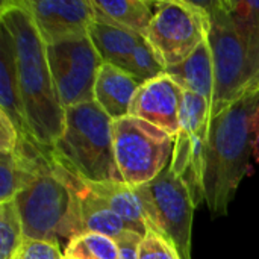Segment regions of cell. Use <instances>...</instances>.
I'll list each match as a JSON object with an SVG mask.
<instances>
[{"instance_id":"10","label":"cell","mask_w":259,"mask_h":259,"mask_svg":"<svg viewBox=\"0 0 259 259\" xmlns=\"http://www.w3.org/2000/svg\"><path fill=\"white\" fill-rule=\"evenodd\" d=\"M209 121L211 103L199 94L185 91L181 108V131L175 137L170 168L188 187L196 208L205 200L203 170Z\"/></svg>"},{"instance_id":"4","label":"cell","mask_w":259,"mask_h":259,"mask_svg":"<svg viewBox=\"0 0 259 259\" xmlns=\"http://www.w3.org/2000/svg\"><path fill=\"white\" fill-rule=\"evenodd\" d=\"M14 200L26 240L58 241L61 237L70 241L83 235L71 173L55 159L52 168L33 179Z\"/></svg>"},{"instance_id":"18","label":"cell","mask_w":259,"mask_h":259,"mask_svg":"<svg viewBox=\"0 0 259 259\" xmlns=\"http://www.w3.org/2000/svg\"><path fill=\"white\" fill-rule=\"evenodd\" d=\"M88 36L91 38L102 61L129 71L131 58L138 44L146 38L135 32L111 26L102 21H94L90 26Z\"/></svg>"},{"instance_id":"20","label":"cell","mask_w":259,"mask_h":259,"mask_svg":"<svg viewBox=\"0 0 259 259\" xmlns=\"http://www.w3.org/2000/svg\"><path fill=\"white\" fill-rule=\"evenodd\" d=\"M223 5L246 49L250 71L259 88V0H223Z\"/></svg>"},{"instance_id":"9","label":"cell","mask_w":259,"mask_h":259,"mask_svg":"<svg viewBox=\"0 0 259 259\" xmlns=\"http://www.w3.org/2000/svg\"><path fill=\"white\" fill-rule=\"evenodd\" d=\"M47 59L65 111L94 102V87L103 61L88 33L47 44Z\"/></svg>"},{"instance_id":"22","label":"cell","mask_w":259,"mask_h":259,"mask_svg":"<svg viewBox=\"0 0 259 259\" xmlns=\"http://www.w3.org/2000/svg\"><path fill=\"white\" fill-rule=\"evenodd\" d=\"M64 255L76 259H120L117 243L99 234H83L70 240Z\"/></svg>"},{"instance_id":"26","label":"cell","mask_w":259,"mask_h":259,"mask_svg":"<svg viewBox=\"0 0 259 259\" xmlns=\"http://www.w3.org/2000/svg\"><path fill=\"white\" fill-rule=\"evenodd\" d=\"M20 134L11 118L0 111V153H12L18 146Z\"/></svg>"},{"instance_id":"15","label":"cell","mask_w":259,"mask_h":259,"mask_svg":"<svg viewBox=\"0 0 259 259\" xmlns=\"http://www.w3.org/2000/svg\"><path fill=\"white\" fill-rule=\"evenodd\" d=\"M83 181V179H82ZM87 187L114 211L126 225L127 231L144 237L149 231L147 219L141 202L134 188L126 185L123 181H109V182H88L83 181Z\"/></svg>"},{"instance_id":"24","label":"cell","mask_w":259,"mask_h":259,"mask_svg":"<svg viewBox=\"0 0 259 259\" xmlns=\"http://www.w3.org/2000/svg\"><path fill=\"white\" fill-rule=\"evenodd\" d=\"M138 259H181L176 247L159 232L149 228L140 244Z\"/></svg>"},{"instance_id":"8","label":"cell","mask_w":259,"mask_h":259,"mask_svg":"<svg viewBox=\"0 0 259 259\" xmlns=\"http://www.w3.org/2000/svg\"><path fill=\"white\" fill-rule=\"evenodd\" d=\"M147 42L165 68L184 62L208 39L209 14L187 0L155 2Z\"/></svg>"},{"instance_id":"19","label":"cell","mask_w":259,"mask_h":259,"mask_svg":"<svg viewBox=\"0 0 259 259\" xmlns=\"http://www.w3.org/2000/svg\"><path fill=\"white\" fill-rule=\"evenodd\" d=\"M93 5L97 21L117 26L143 36H146L153 18L150 9L153 3L144 0H93Z\"/></svg>"},{"instance_id":"11","label":"cell","mask_w":259,"mask_h":259,"mask_svg":"<svg viewBox=\"0 0 259 259\" xmlns=\"http://www.w3.org/2000/svg\"><path fill=\"white\" fill-rule=\"evenodd\" d=\"M46 44L87 35L96 21L93 0H23Z\"/></svg>"},{"instance_id":"23","label":"cell","mask_w":259,"mask_h":259,"mask_svg":"<svg viewBox=\"0 0 259 259\" xmlns=\"http://www.w3.org/2000/svg\"><path fill=\"white\" fill-rule=\"evenodd\" d=\"M129 73L143 82L152 80L165 73V67L162 65L158 55L155 53V50L152 49V46L147 42L146 38L138 44V47L135 49L131 58Z\"/></svg>"},{"instance_id":"13","label":"cell","mask_w":259,"mask_h":259,"mask_svg":"<svg viewBox=\"0 0 259 259\" xmlns=\"http://www.w3.org/2000/svg\"><path fill=\"white\" fill-rule=\"evenodd\" d=\"M0 111L11 118L20 137L35 141L24 114L14 38L3 23H0Z\"/></svg>"},{"instance_id":"21","label":"cell","mask_w":259,"mask_h":259,"mask_svg":"<svg viewBox=\"0 0 259 259\" xmlns=\"http://www.w3.org/2000/svg\"><path fill=\"white\" fill-rule=\"evenodd\" d=\"M24 240L23 222L15 200L0 203V259H15Z\"/></svg>"},{"instance_id":"25","label":"cell","mask_w":259,"mask_h":259,"mask_svg":"<svg viewBox=\"0 0 259 259\" xmlns=\"http://www.w3.org/2000/svg\"><path fill=\"white\" fill-rule=\"evenodd\" d=\"M15 259H65L58 241L24 240Z\"/></svg>"},{"instance_id":"28","label":"cell","mask_w":259,"mask_h":259,"mask_svg":"<svg viewBox=\"0 0 259 259\" xmlns=\"http://www.w3.org/2000/svg\"><path fill=\"white\" fill-rule=\"evenodd\" d=\"M65 259H76V258H71V256H65Z\"/></svg>"},{"instance_id":"17","label":"cell","mask_w":259,"mask_h":259,"mask_svg":"<svg viewBox=\"0 0 259 259\" xmlns=\"http://www.w3.org/2000/svg\"><path fill=\"white\" fill-rule=\"evenodd\" d=\"M71 179L79 197L83 234H99L115 241L124 231H127L124 222L114 211H111L106 202L96 196L80 178L71 173Z\"/></svg>"},{"instance_id":"2","label":"cell","mask_w":259,"mask_h":259,"mask_svg":"<svg viewBox=\"0 0 259 259\" xmlns=\"http://www.w3.org/2000/svg\"><path fill=\"white\" fill-rule=\"evenodd\" d=\"M259 146V90L211 118L205 144V202L214 217L228 214Z\"/></svg>"},{"instance_id":"14","label":"cell","mask_w":259,"mask_h":259,"mask_svg":"<svg viewBox=\"0 0 259 259\" xmlns=\"http://www.w3.org/2000/svg\"><path fill=\"white\" fill-rule=\"evenodd\" d=\"M141 85L143 80L129 71L103 62L94 87V102L112 120H120L131 115L132 100Z\"/></svg>"},{"instance_id":"5","label":"cell","mask_w":259,"mask_h":259,"mask_svg":"<svg viewBox=\"0 0 259 259\" xmlns=\"http://www.w3.org/2000/svg\"><path fill=\"white\" fill-rule=\"evenodd\" d=\"M208 14V42L212 53L215 80L211 105V118H214L232 103L259 88L252 76L246 49L234 27L223 0H215Z\"/></svg>"},{"instance_id":"16","label":"cell","mask_w":259,"mask_h":259,"mask_svg":"<svg viewBox=\"0 0 259 259\" xmlns=\"http://www.w3.org/2000/svg\"><path fill=\"white\" fill-rule=\"evenodd\" d=\"M165 73L184 90L205 97L211 105L214 99V62L208 39L184 62L165 68Z\"/></svg>"},{"instance_id":"3","label":"cell","mask_w":259,"mask_h":259,"mask_svg":"<svg viewBox=\"0 0 259 259\" xmlns=\"http://www.w3.org/2000/svg\"><path fill=\"white\" fill-rule=\"evenodd\" d=\"M112 118L96 103L65 111V129L50 150L53 159L88 182L123 181L114 153Z\"/></svg>"},{"instance_id":"7","label":"cell","mask_w":259,"mask_h":259,"mask_svg":"<svg viewBox=\"0 0 259 259\" xmlns=\"http://www.w3.org/2000/svg\"><path fill=\"white\" fill-rule=\"evenodd\" d=\"M144 209L149 228L175 244L181 259H191L194 200L188 187L170 165L152 182L134 188Z\"/></svg>"},{"instance_id":"1","label":"cell","mask_w":259,"mask_h":259,"mask_svg":"<svg viewBox=\"0 0 259 259\" xmlns=\"http://www.w3.org/2000/svg\"><path fill=\"white\" fill-rule=\"evenodd\" d=\"M3 23L15 44V58L26 120L33 140L47 152L65 129V109L58 97L47 44L23 0H5L0 6Z\"/></svg>"},{"instance_id":"12","label":"cell","mask_w":259,"mask_h":259,"mask_svg":"<svg viewBox=\"0 0 259 259\" xmlns=\"http://www.w3.org/2000/svg\"><path fill=\"white\" fill-rule=\"evenodd\" d=\"M184 102V90L167 74H161L152 80L143 82L138 88L131 115L149 121L171 137L181 131V108Z\"/></svg>"},{"instance_id":"6","label":"cell","mask_w":259,"mask_h":259,"mask_svg":"<svg viewBox=\"0 0 259 259\" xmlns=\"http://www.w3.org/2000/svg\"><path fill=\"white\" fill-rule=\"evenodd\" d=\"M114 153L121 179L131 188L156 179L171 162L175 137L134 115L112 121Z\"/></svg>"},{"instance_id":"27","label":"cell","mask_w":259,"mask_h":259,"mask_svg":"<svg viewBox=\"0 0 259 259\" xmlns=\"http://www.w3.org/2000/svg\"><path fill=\"white\" fill-rule=\"evenodd\" d=\"M141 240H143V237H140L138 234L131 232V231H124L115 240V243L118 246L120 259H138Z\"/></svg>"}]
</instances>
